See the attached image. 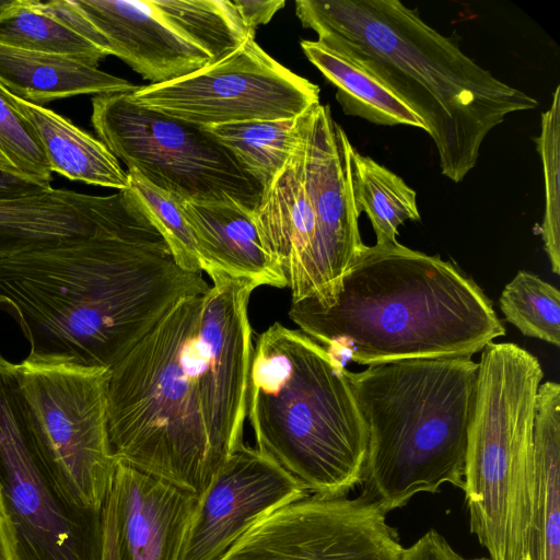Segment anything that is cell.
I'll use <instances>...</instances> for the list:
<instances>
[{"label": "cell", "instance_id": "6da1fadb", "mask_svg": "<svg viewBox=\"0 0 560 560\" xmlns=\"http://www.w3.org/2000/svg\"><path fill=\"white\" fill-rule=\"evenodd\" d=\"M209 288L165 241L96 236L0 259V308L35 364L110 371L178 301Z\"/></svg>", "mask_w": 560, "mask_h": 560}, {"label": "cell", "instance_id": "7a4b0ae2", "mask_svg": "<svg viewBox=\"0 0 560 560\" xmlns=\"http://www.w3.org/2000/svg\"><path fill=\"white\" fill-rule=\"evenodd\" d=\"M183 298L109 371L108 436L117 462L198 497L243 443L230 353Z\"/></svg>", "mask_w": 560, "mask_h": 560}, {"label": "cell", "instance_id": "3957f363", "mask_svg": "<svg viewBox=\"0 0 560 560\" xmlns=\"http://www.w3.org/2000/svg\"><path fill=\"white\" fill-rule=\"evenodd\" d=\"M317 42L350 59L423 121L444 176L462 182L485 138L513 113L537 107L397 0H298Z\"/></svg>", "mask_w": 560, "mask_h": 560}, {"label": "cell", "instance_id": "277c9868", "mask_svg": "<svg viewBox=\"0 0 560 560\" xmlns=\"http://www.w3.org/2000/svg\"><path fill=\"white\" fill-rule=\"evenodd\" d=\"M290 319L334 357L372 365L472 355L505 335L491 300L455 264L398 242L365 245L329 306L306 299Z\"/></svg>", "mask_w": 560, "mask_h": 560}, {"label": "cell", "instance_id": "5b68a950", "mask_svg": "<svg viewBox=\"0 0 560 560\" xmlns=\"http://www.w3.org/2000/svg\"><path fill=\"white\" fill-rule=\"evenodd\" d=\"M246 416L255 447L308 494L341 498L362 482L368 433L346 368L300 329L275 323L256 337Z\"/></svg>", "mask_w": 560, "mask_h": 560}, {"label": "cell", "instance_id": "8992f818", "mask_svg": "<svg viewBox=\"0 0 560 560\" xmlns=\"http://www.w3.org/2000/svg\"><path fill=\"white\" fill-rule=\"evenodd\" d=\"M477 371L472 355L346 369L368 433L362 494L384 512L445 483L463 489Z\"/></svg>", "mask_w": 560, "mask_h": 560}, {"label": "cell", "instance_id": "52a82bcc", "mask_svg": "<svg viewBox=\"0 0 560 560\" xmlns=\"http://www.w3.org/2000/svg\"><path fill=\"white\" fill-rule=\"evenodd\" d=\"M353 150L329 105L319 103L302 114L294 149L262 188L257 229L292 303L310 299L329 306L365 246L353 190Z\"/></svg>", "mask_w": 560, "mask_h": 560}, {"label": "cell", "instance_id": "ba28073f", "mask_svg": "<svg viewBox=\"0 0 560 560\" xmlns=\"http://www.w3.org/2000/svg\"><path fill=\"white\" fill-rule=\"evenodd\" d=\"M544 372L513 342H489L478 362L464 486L470 532L489 560H522L535 480L534 417Z\"/></svg>", "mask_w": 560, "mask_h": 560}, {"label": "cell", "instance_id": "9c48e42d", "mask_svg": "<svg viewBox=\"0 0 560 560\" xmlns=\"http://www.w3.org/2000/svg\"><path fill=\"white\" fill-rule=\"evenodd\" d=\"M91 121L117 160L177 200L256 209L261 186L203 126L137 104L127 92L95 95Z\"/></svg>", "mask_w": 560, "mask_h": 560}, {"label": "cell", "instance_id": "30bf717a", "mask_svg": "<svg viewBox=\"0 0 560 560\" xmlns=\"http://www.w3.org/2000/svg\"><path fill=\"white\" fill-rule=\"evenodd\" d=\"M18 364L33 439L56 487L72 505L102 512L117 466L108 436L109 371Z\"/></svg>", "mask_w": 560, "mask_h": 560}, {"label": "cell", "instance_id": "8fae6325", "mask_svg": "<svg viewBox=\"0 0 560 560\" xmlns=\"http://www.w3.org/2000/svg\"><path fill=\"white\" fill-rule=\"evenodd\" d=\"M0 503L15 560H102V512L72 505L56 487L33 439L19 364L1 353Z\"/></svg>", "mask_w": 560, "mask_h": 560}, {"label": "cell", "instance_id": "7c38bea8", "mask_svg": "<svg viewBox=\"0 0 560 560\" xmlns=\"http://www.w3.org/2000/svg\"><path fill=\"white\" fill-rule=\"evenodd\" d=\"M129 100L203 127L294 118L319 104V88L269 56L254 38L180 79L137 86Z\"/></svg>", "mask_w": 560, "mask_h": 560}, {"label": "cell", "instance_id": "4fadbf2b", "mask_svg": "<svg viewBox=\"0 0 560 560\" xmlns=\"http://www.w3.org/2000/svg\"><path fill=\"white\" fill-rule=\"evenodd\" d=\"M386 514L363 494H307L260 518L220 560H401Z\"/></svg>", "mask_w": 560, "mask_h": 560}, {"label": "cell", "instance_id": "5bb4252c", "mask_svg": "<svg viewBox=\"0 0 560 560\" xmlns=\"http://www.w3.org/2000/svg\"><path fill=\"white\" fill-rule=\"evenodd\" d=\"M307 494L275 460L243 443L198 497L177 560H220L256 522Z\"/></svg>", "mask_w": 560, "mask_h": 560}, {"label": "cell", "instance_id": "9a60e30c", "mask_svg": "<svg viewBox=\"0 0 560 560\" xmlns=\"http://www.w3.org/2000/svg\"><path fill=\"white\" fill-rule=\"evenodd\" d=\"M156 235L130 188L109 196L51 188L0 200V259L96 236Z\"/></svg>", "mask_w": 560, "mask_h": 560}, {"label": "cell", "instance_id": "2e32d148", "mask_svg": "<svg viewBox=\"0 0 560 560\" xmlns=\"http://www.w3.org/2000/svg\"><path fill=\"white\" fill-rule=\"evenodd\" d=\"M105 40L110 55L151 84L171 82L209 65L208 54L178 32L151 0H70Z\"/></svg>", "mask_w": 560, "mask_h": 560}, {"label": "cell", "instance_id": "e0dca14e", "mask_svg": "<svg viewBox=\"0 0 560 560\" xmlns=\"http://www.w3.org/2000/svg\"><path fill=\"white\" fill-rule=\"evenodd\" d=\"M109 495L119 560H177L197 494L117 462Z\"/></svg>", "mask_w": 560, "mask_h": 560}, {"label": "cell", "instance_id": "ac0fdd59", "mask_svg": "<svg viewBox=\"0 0 560 560\" xmlns=\"http://www.w3.org/2000/svg\"><path fill=\"white\" fill-rule=\"evenodd\" d=\"M191 230L201 267L208 276L222 270L259 285L287 288V280L266 250L255 210L238 203L179 201Z\"/></svg>", "mask_w": 560, "mask_h": 560}, {"label": "cell", "instance_id": "d6986e66", "mask_svg": "<svg viewBox=\"0 0 560 560\" xmlns=\"http://www.w3.org/2000/svg\"><path fill=\"white\" fill-rule=\"evenodd\" d=\"M535 480L522 560H560V385L540 383L535 406Z\"/></svg>", "mask_w": 560, "mask_h": 560}, {"label": "cell", "instance_id": "ffe728a7", "mask_svg": "<svg viewBox=\"0 0 560 560\" xmlns=\"http://www.w3.org/2000/svg\"><path fill=\"white\" fill-rule=\"evenodd\" d=\"M0 85L13 96L39 106L81 94L131 92L137 88L74 58L1 44Z\"/></svg>", "mask_w": 560, "mask_h": 560}, {"label": "cell", "instance_id": "44dd1931", "mask_svg": "<svg viewBox=\"0 0 560 560\" xmlns=\"http://www.w3.org/2000/svg\"><path fill=\"white\" fill-rule=\"evenodd\" d=\"M3 91L35 132L51 172L90 185L118 190L129 188L128 173L103 142L56 112Z\"/></svg>", "mask_w": 560, "mask_h": 560}, {"label": "cell", "instance_id": "7402d4cb", "mask_svg": "<svg viewBox=\"0 0 560 560\" xmlns=\"http://www.w3.org/2000/svg\"><path fill=\"white\" fill-rule=\"evenodd\" d=\"M301 48L306 58L335 85L336 100L346 115L376 125H407L425 131L422 119L360 66L317 40H302Z\"/></svg>", "mask_w": 560, "mask_h": 560}, {"label": "cell", "instance_id": "603a6c76", "mask_svg": "<svg viewBox=\"0 0 560 560\" xmlns=\"http://www.w3.org/2000/svg\"><path fill=\"white\" fill-rule=\"evenodd\" d=\"M0 44L66 56L94 67L108 56L38 0L12 1L0 15Z\"/></svg>", "mask_w": 560, "mask_h": 560}, {"label": "cell", "instance_id": "cb8c5ba5", "mask_svg": "<svg viewBox=\"0 0 560 560\" xmlns=\"http://www.w3.org/2000/svg\"><path fill=\"white\" fill-rule=\"evenodd\" d=\"M352 179L359 213L372 223L376 244L397 242L398 228L406 221H419L416 190L372 158L352 152Z\"/></svg>", "mask_w": 560, "mask_h": 560}, {"label": "cell", "instance_id": "d4e9b609", "mask_svg": "<svg viewBox=\"0 0 560 560\" xmlns=\"http://www.w3.org/2000/svg\"><path fill=\"white\" fill-rule=\"evenodd\" d=\"M301 116L205 127L260 186L282 168L299 135Z\"/></svg>", "mask_w": 560, "mask_h": 560}, {"label": "cell", "instance_id": "484cf974", "mask_svg": "<svg viewBox=\"0 0 560 560\" xmlns=\"http://www.w3.org/2000/svg\"><path fill=\"white\" fill-rule=\"evenodd\" d=\"M178 32L205 50L215 63L228 57L255 33L229 0H151Z\"/></svg>", "mask_w": 560, "mask_h": 560}, {"label": "cell", "instance_id": "4316f807", "mask_svg": "<svg viewBox=\"0 0 560 560\" xmlns=\"http://www.w3.org/2000/svg\"><path fill=\"white\" fill-rule=\"evenodd\" d=\"M500 308L524 336L560 346V292L537 275L521 270L503 289Z\"/></svg>", "mask_w": 560, "mask_h": 560}, {"label": "cell", "instance_id": "83f0119b", "mask_svg": "<svg viewBox=\"0 0 560 560\" xmlns=\"http://www.w3.org/2000/svg\"><path fill=\"white\" fill-rule=\"evenodd\" d=\"M545 182V213L541 236L551 271L560 275V85L551 106L541 114L540 133L536 138Z\"/></svg>", "mask_w": 560, "mask_h": 560}, {"label": "cell", "instance_id": "f1b7e54d", "mask_svg": "<svg viewBox=\"0 0 560 560\" xmlns=\"http://www.w3.org/2000/svg\"><path fill=\"white\" fill-rule=\"evenodd\" d=\"M127 173L129 188L163 236L177 264L190 271H201L195 240L179 200L150 184L137 171L128 170Z\"/></svg>", "mask_w": 560, "mask_h": 560}, {"label": "cell", "instance_id": "f546056e", "mask_svg": "<svg viewBox=\"0 0 560 560\" xmlns=\"http://www.w3.org/2000/svg\"><path fill=\"white\" fill-rule=\"evenodd\" d=\"M0 168L52 188V172L35 132L13 108L1 86Z\"/></svg>", "mask_w": 560, "mask_h": 560}, {"label": "cell", "instance_id": "4dcf8cb0", "mask_svg": "<svg viewBox=\"0 0 560 560\" xmlns=\"http://www.w3.org/2000/svg\"><path fill=\"white\" fill-rule=\"evenodd\" d=\"M401 560H489V558H465L435 529H430L415 544L402 549Z\"/></svg>", "mask_w": 560, "mask_h": 560}, {"label": "cell", "instance_id": "1f68e13d", "mask_svg": "<svg viewBox=\"0 0 560 560\" xmlns=\"http://www.w3.org/2000/svg\"><path fill=\"white\" fill-rule=\"evenodd\" d=\"M247 27L255 33L259 25L267 24L285 5L283 0H234Z\"/></svg>", "mask_w": 560, "mask_h": 560}, {"label": "cell", "instance_id": "d6a6232c", "mask_svg": "<svg viewBox=\"0 0 560 560\" xmlns=\"http://www.w3.org/2000/svg\"><path fill=\"white\" fill-rule=\"evenodd\" d=\"M50 189L26 177L0 168V200L38 195Z\"/></svg>", "mask_w": 560, "mask_h": 560}, {"label": "cell", "instance_id": "836d02e7", "mask_svg": "<svg viewBox=\"0 0 560 560\" xmlns=\"http://www.w3.org/2000/svg\"><path fill=\"white\" fill-rule=\"evenodd\" d=\"M103 518V555L102 560H119L117 542H116V530L114 510L110 495L108 494L105 505L102 511Z\"/></svg>", "mask_w": 560, "mask_h": 560}, {"label": "cell", "instance_id": "e575fe53", "mask_svg": "<svg viewBox=\"0 0 560 560\" xmlns=\"http://www.w3.org/2000/svg\"><path fill=\"white\" fill-rule=\"evenodd\" d=\"M0 560H15L14 544L4 511L0 503Z\"/></svg>", "mask_w": 560, "mask_h": 560}, {"label": "cell", "instance_id": "d590c367", "mask_svg": "<svg viewBox=\"0 0 560 560\" xmlns=\"http://www.w3.org/2000/svg\"><path fill=\"white\" fill-rule=\"evenodd\" d=\"M13 0H0V15L11 5Z\"/></svg>", "mask_w": 560, "mask_h": 560}]
</instances>
